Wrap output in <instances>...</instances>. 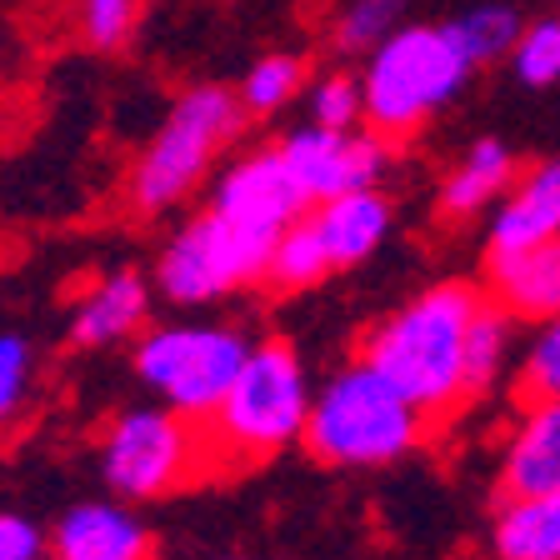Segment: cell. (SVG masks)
I'll list each match as a JSON object with an SVG mask.
<instances>
[{
    "label": "cell",
    "instance_id": "cell-12",
    "mask_svg": "<svg viewBox=\"0 0 560 560\" xmlns=\"http://www.w3.org/2000/svg\"><path fill=\"white\" fill-rule=\"evenodd\" d=\"M560 235V155L540 161L536 171H525L505 200L490 215V235H486V256H511L525 245L556 241Z\"/></svg>",
    "mask_w": 560,
    "mask_h": 560
},
{
    "label": "cell",
    "instance_id": "cell-16",
    "mask_svg": "<svg viewBox=\"0 0 560 560\" xmlns=\"http://www.w3.org/2000/svg\"><path fill=\"white\" fill-rule=\"evenodd\" d=\"M315 231L326 241L336 270L361 266L381 250L385 231H390V200L381 190H350V196L320 200L315 206Z\"/></svg>",
    "mask_w": 560,
    "mask_h": 560
},
{
    "label": "cell",
    "instance_id": "cell-1",
    "mask_svg": "<svg viewBox=\"0 0 560 560\" xmlns=\"http://www.w3.org/2000/svg\"><path fill=\"white\" fill-rule=\"evenodd\" d=\"M486 295L466 280H441L431 291L410 295L396 315L361 340V361L375 365L406 400H416L425 416H445L466 390V340L476 326Z\"/></svg>",
    "mask_w": 560,
    "mask_h": 560
},
{
    "label": "cell",
    "instance_id": "cell-7",
    "mask_svg": "<svg viewBox=\"0 0 560 560\" xmlns=\"http://www.w3.org/2000/svg\"><path fill=\"white\" fill-rule=\"evenodd\" d=\"M250 340L231 326H151L136 336V375L186 420H210L231 396Z\"/></svg>",
    "mask_w": 560,
    "mask_h": 560
},
{
    "label": "cell",
    "instance_id": "cell-8",
    "mask_svg": "<svg viewBox=\"0 0 560 560\" xmlns=\"http://www.w3.org/2000/svg\"><path fill=\"white\" fill-rule=\"evenodd\" d=\"M206 445L190 435V420L175 410L136 406L120 410L105 425L101 441V470L105 486L116 490V501H155L180 490L200 466Z\"/></svg>",
    "mask_w": 560,
    "mask_h": 560
},
{
    "label": "cell",
    "instance_id": "cell-5",
    "mask_svg": "<svg viewBox=\"0 0 560 560\" xmlns=\"http://www.w3.org/2000/svg\"><path fill=\"white\" fill-rule=\"evenodd\" d=\"M241 110V95H231L225 85H196L180 95L130 171V206L140 215H161V210L180 206L210 175L215 155L235 140Z\"/></svg>",
    "mask_w": 560,
    "mask_h": 560
},
{
    "label": "cell",
    "instance_id": "cell-4",
    "mask_svg": "<svg viewBox=\"0 0 560 560\" xmlns=\"http://www.w3.org/2000/svg\"><path fill=\"white\" fill-rule=\"evenodd\" d=\"M470 70H476V60L466 56L451 21L400 25L381 50H371V60L361 70L365 120L385 140L410 136V130H420L435 110H445L460 95Z\"/></svg>",
    "mask_w": 560,
    "mask_h": 560
},
{
    "label": "cell",
    "instance_id": "cell-20",
    "mask_svg": "<svg viewBox=\"0 0 560 560\" xmlns=\"http://www.w3.org/2000/svg\"><path fill=\"white\" fill-rule=\"evenodd\" d=\"M330 270L336 266H330V250H326V241H320V231H315V215H301V221H291L280 231L276 256H270V285H280V291H305L315 280H326Z\"/></svg>",
    "mask_w": 560,
    "mask_h": 560
},
{
    "label": "cell",
    "instance_id": "cell-6",
    "mask_svg": "<svg viewBox=\"0 0 560 560\" xmlns=\"http://www.w3.org/2000/svg\"><path fill=\"white\" fill-rule=\"evenodd\" d=\"M276 241L280 235L245 231L210 206L165 241L161 260H155V291L171 305H206L231 291H245L256 280H270Z\"/></svg>",
    "mask_w": 560,
    "mask_h": 560
},
{
    "label": "cell",
    "instance_id": "cell-18",
    "mask_svg": "<svg viewBox=\"0 0 560 560\" xmlns=\"http://www.w3.org/2000/svg\"><path fill=\"white\" fill-rule=\"evenodd\" d=\"M511 186H515V155L505 151L501 140H476V145L460 155V165L445 175L441 210L451 221H470L476 210L505 200Z\"/></svg>",
    "mask_w": 560,
    "mask_h": 560
},
{
    "label": "cell",
    "instance_id": "cell-2",
    "mask_svg": "<svg viewBox=\"0 0 560 560\" xmlns=\"http://www.w3.org/2000/svg\"><path fill=\"white\" fill-rule=\"evenodd\" d=\"M311 381L305 365L285 340H256L245 355L241 375H235L231 396L221 410L206 420V451H215L225 466H250V460H270L285 445L305 441L311 425Z\"/></svg>",
    "mask_w": 560,
    "mask_h": 560
},
{
    "label": "cell",
    "instance_id": "cell-11",
    "mask_svg": "<svg viewBox=\"0 0 560 560\" xmlns=\"http://www.w3.org/2000/svg\"><path fill=\"white\" fill-rule=\"evenodd\" d=\"M50 560H155V540L126 501H81L50 530Z\"/></svg>",
    "mask_w": 560,
    "mask_h": 560
},
{
    "label": "cell",
    "instance_id": "cell-29",
    "mask_svg": "<svg viewBox=\"0 0 560 560\" xmlns=\"http://www.w3.org/2000/svg\"><path fill=\"white\" fill-rule=\"evenodd\" d=\"M40 550H46L40 525L15 511H0V560H40Z\"/></svg>",
    "mask_w": 560,
    "mask_h": 560
},
{
    "label": "cell",
    "instance_id": "cell-9",
    "mask_svg": "<svg viewBox=\"0 0 560 560\" xmlns=\"http://www.w3.org/2000/svg\"><path fill=\"white\" fill-rule=\"evenodd\" d=\"M280 155H285V165H291V175L301 180L311 206L350 196V190H375L385 165H390V145H385L381 130L305 126L280 140Z\"/></svg>",
    "mask_w": 560,
    "mask_h": 560
},
{
    "label": "cell",
    "instance_id": "cell-22",
    "mask_svg": "<svg viewBox=\"0 0 560 560\" xmlns=\"http://www.w3.org/2000/svg\"><path fill=\"white\" fill-rule=\"evenodd\" d=\"M400 11L406 0H350L336 21V46L346 56H371L400 31Z\"/></svg>",
    "mask_w": 560,
    "mask_h": 560
},
{
    "label": "cell",
    "instance_id": "cell-10",
    "mask_svg": "<svg viewBox=\"0 0 560 560\" xmlns=\"http://www.w3.org/2000/svg\"><path fill=\"white\" fill-rule=\"evenodd\" d=\"M210 206L221 210V215H231L235 225H245V231L280 235L291 221H301L311 200H305L301 180L291 175L280 145H270V151H256V155H245V161H235L231 171L215 180Z\"/></svg>",
    "mask_w": 560,
    "mask_h": 560
},
{
    "label": "cell",
    "instance_id": "cell-13",
    "mask_svg": "<svg viewBox=\"0 0 560 560\" xmlns=\"http://www.w3.org/2000/svg\"><path fill=\"white\" fill-rule=\"evenodd\" d=\"M490 295L515 320H556L560 315V235L525 245L511 256H486Z\"/></svg>",
    "mask_w": 560,
    "mask_h": 560
},
{
    "label": "cell",
    "instance_id": "cell-27",
    "mask_svg": "<svg viewBox=\"0 0 560 560\" xmlns=\"http://www.w3.org/2000/svg\"><path fill=\"white\" fill-rule=\"evenodd\" d=\"M515 75L525 85H556L560 81V21H536L525 25V35L515 40Z\"/></svg>",
    "mask_w": 560,
    "mask_h": 560
},
{
    "label": "cell",
    "instance_id": "cell-28",
    "mask_svg": "<svg viewBox=\"0 0 560 560\" xmlns=\"http://www.w3.org/2000/svg\"><path fill=\"white\" fill-rule=\"evenodd\" d=\"M31 390V346L25 336H0V425L21 410Z\"/></svg>",
    "mask_w": 560,
    "mask_h": 560
},
{
    "label": "cell",
    "instance_id": "cell-26",
    "mask_svg": "<svg viewBox=\"0 0 560 560\" xmlns=\"http://www.w3.org/2000/svg\"><path fill=\"white\" fill-rule=\"evenodd\" d=\"M365 116V91L355 75L336 70L326 81H315L311 91V126H326V130H350L355 120Z\"/></svg>",
    "mask_w": 560,
    "mask_h": 560
},
{
    "label": "cell",
    "instance_id": "cell-23",
    "mask_svg": "<svg viewBox=\"0 0 560 560\" xmlns=\"http://www.w3.org/2000/svg\"><path fill=\"white\" fill-rule=\"evenodd\" d=\"M451 25L476 66H486V60H495V56H511L515 40L525 35L521 15H515L511 5H476L470 15H460V21H451Z\"/></svg>",
    "mask_w": 560,
    "mask_h": 560
},
{
    "label": "cell",
    "instance_id": "cell-17",
    "mask_svg": "<svg viewBox=\"0 0 560 560\" xmlns=\"http://www.w3.org/2000/svg\"><path fill=\"white\" fill-rule=\"evenodd\" d=\"M495 560H560V490L540 495H501L490 521Z\"/></svg>",
    "mask_w": 560,
    "mask_h": 560
},
{
    "label": "cell",
    "instance_id": "cell-24",
    "mask_svg": "<svg viewBox=\"0 0 560 560\" xmlns=\"http://www.w3.org/2000/svg\"><path fill=\"white\" fill-rule=\"evenodd\" d=\"M75 25L91 50H120L140 25V0H81Z\"/></svg>",
    "mask_w": 560,
    "mask_h": 560
},
{
    "label": "cell",
    "instance_id": "cell-21",
    "mask_svg": "<svg viewBox=\"0 0 560 560\" xmlns=\"http://www.w3.org/2000/svg\"><path fill=\"white\" fill-rule=\"evenodd\" d=\"M301 85H305V60L276 50V56H260L256 66L245 70L241 105L250 116H276L280 105H291L295 95H301Z\"/></svg>",
    "mask_w": 560,
    "mask_h": 560
},
{
    "label": "cell",
    "instance_id": "cell-15",
    "mask_svg": "<svg viewBox=\"0 0 560 560\" xmlns=\"http://www.w3.org/2000/svg\"><path fill=\"white\" fill-rule=\"evenodd\" d=\"M145 315H151V285H145V276L116 270V276H105L95 291H85V301L75 305V315H70V340L85 350L120 346V340L145 330Z\"/></svg>",
    "mask_w": 560,
    "mask_h": 560
},
{
    "label": "cell",
    "instance_id": "cell-19",
    "mask_svg": "<svg viewBox=\"0 0 560 560\" xmlns=\"http://www.w3.org/2000/svg\"><path fill=\"white\" fill-rule=\"evenodd\" d=\"M511 346H515V315L505 305L486 301L470 326V340H466V390L470 396H486L490 385L505 375L511 365Z\"/></svg>",
    "mask_w": 560,
    "mask_h": 560
},
{
    "label": "cell",
    "instance_id": "cell-14",
    "mask_svg": "<svg viewBox=\"0 0 560 560\" xmlns=\"http://www.w3.org/2000/svg\"><path fill=\"white\" fill-rule=\"evenodd\" d=\"M560 490V396L530 400L501 451V495Z\"/></svg>",
    "mask_w": 560,
    "mask_h": 560
},
{
    "label": "cell",
    "instance_id": "cell-25",
    "mask_svg": "<svg viewBox=\"0 0 560 560\" xmlns=\"http://www.w3.org/2000/svg\"><path fill=\"white\" fill-rule=\"evenodd\" d=\"M521 396L525 400H550L560 396V315L540 320L536 340L525 346L521 361Z\"/></svg>",
    "mask_w": 560,
    "mask_h": 560
},
{
    "label": "cell",
    "instance_id": "cell-3",
    "mask_svg": "<svg viewBox=\"0 0 560 560\" xmlns=\"http://www.w3.org/2000/svg\"><path fill=\"white\" fill-rule=\"evenodd\" d=\"M425 410L406 400L375 365H340L311 406L305 445L330 466H390L425 435Z\"/></svg>",
    "mask_w": 560,
    "mask_h": 560
}]
</instances>
